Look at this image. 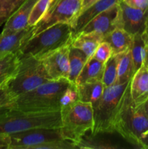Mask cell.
I'll use <instances>...</instances> for the list:
<instances>
[{
	"mask_svg": "<svg viewBox=\"0 0 148 149\" xmlns=\"http://www.w3.org/2000/svg\"><path fill=\"white\" fill-rule=\"evenodd\" d=\"M71 84L73 83L67 79L44 83L31 91L17 96L12 109L23 112L61 111V96Z\"/></svg>",
	"mask_w": 148,
	"mask_h": 149,
	"instance_id": "6da1fadb",
	"label": "cell"
},
{
	"mask_svg": "<svg viewBox=\"0 0 148 149\" xmlns=\"http://www.w3.org/2000/svg\"><path fill=\"white\" fill-rule=\"evenodd\" d=\"M129 83L119 84L104 88L103 94L94 109V127L91 135L114 133L115 122L123 98L129 87Z\"/></svg>",
	"mask_w": 148,
	"mask_h": 149,
	"instance_id": "7a4b0ae2",
	"label": "cell"
},
{
	"mask_svg": "<svg viewBox=\"0 0 148 149\" xmlns=\"http://www.w3.org/2000/svg\"><path fill=\"white\" fill-rule=\"evenodd\" d=\"M73 36L71 23H58L32 36L17 52V55L19 58L35 57L40 59L46 54L71 44Z\"/></svg>",
	"mask_w": 148,
	"mask_h": 149,
	"instance_id": "3957f363",
	"label": "cell"
},
{
	"mask_svg": "<svg viewBox=\"0 0 148 149\" xmlns=\"http://www.w3.org/2000/svg\"><path fill=\"white\" fill-rule=\"evenodd\" d=\"M61 111L23 112L12 110L0 117V134L11 135L39 128H60Z\"/></svg>",
	"mask_w": 148,
	"mask_h": 149,
	"instance_id": "277c9868",
	"label": "cell"
},
{
	"mask_svg": "<svg viewBox=\"0 0 148 149\" xmlns=\"http://www.w3.org/2000/svg\"><path fill=\"white\" fill-rule=\"evenodd\" d=\"M148 128V116L141 106H136L130 95L129 87L115 122V132L131 144L139 146L140 135Z\"/></svg>",
	"mask_w": 148,
	"mask_h": 149,
	"instance_id": "5b68a950",
	"label": "cell"
},
{
	"mask_svg": "<svg viewBox=\"0 0 148 149\" xmlns=\"http://www.w3.org/2000/svg\"><path fill=\"white\" fill-rule=\"evenodd\" d=\"M19 59L17 72L7 84V89L15 98L52 80L41 59L35 57H24Z\"/></svg>",
	"mask_w": 148,
	"mask_h": 149,
	"instance_id": "8992f818",
	"label": "cell"
},
{
	"mask_svg": "<svg viewBox=\"0 0 148 149\" xmlns=\"http://www.w3.org/2000/svg\"><path fill=\"white\" fill-rule=\"evenodd\" d=\"M60 129L65 139L77 143L88 131L94 127V109L92 105L77 101L61 110Z\"/></svg>",
	"mask_w": 148,
	"mask_h": 149,
	"instance_id": "52a82bcc",
	"label": "cell"
},
{
	"mask_svg": "<svg viewBox=\"0 0 148 149\" xmlns=\"http://www.w3.org/2000/svg\"><path fill=\"white\" fill-rule=\"evenodd\" d=\"M82 0H54L52 5L33 27V35L58 23H71L81 10Z\"/></svg>",
	"mask_w": 148,
	"mask_h": 149,
	"instance_id": "ba28073f",
	"label": "cell"
},
{
	"mask_svg": "<svg viewBox=\"0 0 148 149\" xmlns=\"http://www.w3.org/2000/svg\"><path fill=\"white\" fill-rule=\"evenodd\" d=\"M9 135V149H36L39 146L48 142L67 140L60 128H39Z\"/></svg>",
	"mask_w": 148,
	"mask_h": 149,
	"instance_id": "9c48e42d",
	"label": "cell"
},
{
	"mask_svg": "<svg viewBox=\"0 0 148 149\" xmlns=\"http://www.w3.org/2000/svg\"><path fill=\"white\" fill-rule=\"evenodd\" d=\"M71 43L52 51L41 58L42 63L52 80L68 79L69 52Z\"/></svg>",
	"mask_w": 148,
	"mask_h": 149,
	"instance_id": "30bf717a",
	"label": "cell"
},
{
	"mask_svg": "<svg viewBox=\"0 0 148 149\" xmlns=\"http://www.w3.org/2000/svg\"><path fill=\"white\" fill-rule=\"evenodd\" d=\"M147 11L132 8L125 4L120 0L119 2V12L118 26L132 36L142 34L145 31Z\"/></svg>",
	"mask_w": 148,
	"mask_h": 149,
	"instance_id": "8fae6325",
	"label": "cell"
},
{
	"mask_svg": "<svg viewBox=\"0 0 148 149\" xmlns=\"http://www.w3.org/2000/svg\"><path fill=\"white\" fill-rule=\"evenodd\" d=\"M119 3L91 19L80 32H96L106 36L114 29L118 28Z\"/></svg>",
	"mask_w": 148,
	"mask_h": 149,
	"instance_id": "7c38bea8",
	"label": "cell"
},
{
	"mask_svg": "<svg viewBox=\"0 0 148 149\" xmlns=\"http://www.w3.org/2000/svg\"><path fill=\"white\" fill-rule=\"evenodd\" d=\"M33 27L28 26L17 31L1 32L0 34V59L9 54L17 53L33 36Z\"/></svg>",
	"mask_w": 148,
	"mask_h": 149,
	"instance_id": "4fadbf2b",
	"label": "cell"
},
{
	"mask_svg": "<svg viewBox=\"0 0 148 149\" xmlns=\"http://www.w3.org/2000/svg\"><path fill=\"white\" fill-rule=\"evenodd\" d=\"M120 1V0H98L78 13L71 23L73 36L79 33L91 19Z\"/></svg>",
	"mask_w": 148,
	"mask_h": 149,
	"instance_id": "5bb4252c",
	"label": "cell"
},
{
	"mask_svg": "<svg viewBox=\"0 0 148 149\" xmlns=\"http://www.w3.org/2000/svg\"><path fill=\"white\" fill-rule=\"evenodd\" d=\"M129 91L136 106L143 104L148 98V68L145 63L132 77L129 83Z\"/></svg>",
	"mask_w": 148,
	"mask_h": 149,
	"instance_id": "9a60e30c",
	"label": "cell"
},
{
	"mask_svg": "<svg viewBox=\"0 0 148 149\" xmlns=\"http://www.w3.org/2000/svg\"><path fill=\"white\" fill-rule=\"evenodd\" d=\"M37 0H26L4 23L2 32H13L28 27V20Z\"/></svg>",
	"mask_w": 148,
	"mask_h": 149,
	"instance_id": "2e32d148",
	"label": "cell"
},
{
	"mask_svg": "<svg viewBox=\"0 0 148 149\" xmlns=\"http://www.w3.org/2000/svg\"><path fill=\"white\" fill-rule=\"evenodd\" d=\"M104 40V36L96 32H79L73 37L71 46L86 54L89 58L94 55L98 45Z\"/></svg>",
	"mask_w": 148,
	"mask_h": 149,
	"instance_id": "e0dca14e",
	"label": "cell"
},
{
	"mask_svg": "<svg viewBox=\"0 0 148 149\" xmlns=\"http://www.w3.org/2000/svg\"><path fill=\"white\" fill-rule=\"evenodd\" d=\"M80 101L96 106L102 97L104 87L102 80H92L76 85Z\"/></svg>",
	"mask_w": 148,
	"mask_h": 149,
	"instance_id": "ac0fdd59",
	"label": "cell"
},
{
	"mask_svg": "<svg viewBox=\"0 0 148 149\" xmlns=\"http://www.w3.org/2000/svg\"><path fill=\"white\" fill-rule=\"evenodd\" d=\"M133 36L123 29L117 28L104 36V40L108 42L113 49V55L121 53L130 49L133 44Z\"/></svg>",
	"mask_w": 148,
	"mask_h": 149,
	"instance_id": "d6986e66",
	"label": "cell"
},
{
	"mask_svg": "<svg viewBox=\"0 0 148 149\" xmlns=\"http://www.w3.org/2000/svg\"><path fill=\"white\" fill-rule=\"evenodd\" d=\"M104 63L91 56L87 60L84 68L78 76L75 85L92 80H102L104 71Z\"/></svg>",
	"mask_w": 148,
	"mask_h": 149,
	"instance_id": "ffe728a7",
	"label": "cell"
},
{
	"mask_svg": "<svg viewBox=\"0 0 148 149\" xmlns=\"http://www.w3.org/2000/svg\"><path fill=\"white\" fill-rule=\"evenodd\" d=\"M118 59V78L116 83L123 84L131 81L134 74L135 70L133 67L131 49L124 51L121 53L117 54Z\"/></svg>",
	"mask_w": 148,
	"mask_h": 149,
	"instance_id": "44dd1931",
	"label": "cell"
},
{
	"mask_svg": "<svg viewBox=\"0 0 148 149\" xmlns=\"http://www.w3.org/2000/svg\"><path fill=\"white\" fill-rule=\"evenodd\" d=\"M20 59L17 53H12L0 59V87L7 85V82L15 75Z\"/></svg>",
	"mask_w": 148,
	"mask_h": 149,
	"instance_id": "7402d4cb",
	"label": "cell"
},
{
	"mask_svg": "<svg viewBox=\"0 0 148 149\" xmlns=\"http://www.w3.org/2000/svg\"><path fill=\"white\" fill-rule=\"evenodd\" d=\"M88 57L84 52L71 46L69 52L70 71L68 80L75 84L76 79L86 63Z\"/></svg>",
	"mask_w": 148,
	"mask_h": 149,
	"instance_id": "603a6c76",
	"label": "cell"
},
{
	"mask_svg": "<svg viewBox=\"0 0 148 149\" xmlns=\"http://www.w3.org/2000/svg\"><path fill=\"white\" fill-rule=\"evenodd\" d=\"M78 148L89 149H116L119 146L113 144L109 140L102 138H97L96 135H91V136L84 135L78 143Z\"/></svg>",
	"mask_w": 148,
	"mask_h": 149,
	"instance_id": "cb8c5ba5",
	"label": "cell"
},
{
	"mask_svg": "<svg viewBox=\"0 0 148 149\" xmlns=\"http://www.w3.org/2000/svg\"><path fill=\"white\" fill-rule=\"evenodd\" d=\"M145 45L146 44L142 38V34H136L133 36L131 52L135 72L144 63L145 57Z\"/></svg>",
	"mask_w": 148,
	"mask_h": 149,
	"instance_id": "d4e9b609",
	"label": "cell"
},
{
	"mask_svg": "<svg viewBox=\"0 0 148 149\" xmlns=\"http://www.w3.org/2000/svg\"><path fill=\"white\" fill-rule=\"evenodd\" d=\"M118 62V55H113L104 63L102 81L105 87L113 85L117 81Z\"/></svg>",
	"mask_w": 148,
	"mask_h": 149,
	"instance_id": "484cf974",
	"label": "cell"
},
{
	"mask_svg": "<svg viewBox=\"0 0 148 149\" xmlns=\"http://www.w3.org/2000/svg\"><path fill=\"white\" fill-rule=\"evenodd\" d=\"M54 0H37L28 20V26H35L48 11Z\"/></svg>",
	"mask_w": 148,
	"mask_h": 149,
	"instance_id": "4316f807",
	"label": "cell"
},
{
	"mask_svg": "<svg viewBox=\"0 0 148 149\" xmlns=\"http://www.w3.org/2000/svg\"><path fill=\"white\" fill-rule=\"evenodd\" d=\"M25 1L26 0H0V26L7 22Z\"/></svg>",
	"mask_w": 148,
	"mask_h": 149,
	"instance_id": "83f0119b",
	"label": "cell"
},
{
	"mask_svg": "<svg viewBox=\"0 0 148 149\" xmlns=\"http://www.w3.org/2000/svg\"><path fill=\"white\" fill-rule=\"evenodd\" d=\"M78 100H79V98H78L76 85L74 84H71V85L67 87L66 90L64 91L61 96L60 101H59L61 110L71 106Z\"/></svg>",
	"mask_w": 148,
	"mask_h": 149,
	"instance_id": "f1b7e54d",
	"label": "cell"
},
{
	"mask_svg": "<svg viewBox=\"0 0 148 149\" xmlns=\"http://www.w3.org/2000/svg\"><path fill=\"white\" fill-rule=\"evenodd\" d=\"M113 55V52L111 46L109 45L108 42L102 41L98 45L92 56L100 62H102L104 63Z\"/></svg>",
	"mask_w": 148,
	"mask_h": 149,
	"instance_id": "f546056e",
	"label": "cell"
},
{
	"mask_svg": "<svg viewBox=\"0 0 148 149\" xmlns=\"http://www.w3.org/2000/svg\"><path fill=\"white\" fill-rule=\"evenodd\" d=\"M15 97L7 89V85L0 87V106H12Z\"/></svg>",
	"mask_w": 148,
	"mask_h": 149,
	"instance_id": "4dcf8cb0",
	"label": "cell"
},
{
	"mask_svg": "<svg viewBox=\"0 0 148 149\" xmlns=\"http://www.w3.org/2000/svg\"><path fill=\"white\" fill-rule=\"evenodd\" d=\"M129 7L144 11L148 10V0H121Z\"/></svg>",
	"mask_w": 148,
	"mask_h": 149,
	"instance_id": "1f68e13d",
	"label": "cell"
},
{
	"mask_svg": "<svg viewBox=\"0 0 148 149\" xmlns=\"http://www.w3.org/2000/svg\"><path fill=\"white\" fill-rule=\"evenodd\" d=\"M138 147L142 148L148 149V128L142 133L139 139Z\"/></svg>",
	"mask_w": 148,
	"mask_h": 149,
	"instance_id": "d6a6232c",
	"label": "cell"
},
{
	"mask_svg": "<svg viewBox=\"0 0 148 149\" xmlns=\"http://www.w3.org/2000/svg\"><path fill=\"white\" fill-rule=\"evenodd\" d=\"M10 137L7 134H0V149H9Z\"/></svg>",
	"mask_w": 148,
	"mask_h": 149,
	"instance_id": "836d02e7",
	"label": "cell"
},
{
	"mask_svg": "<svg viewBox=\"0 0 148 149\" xmlns=\"http://www.w3.org/2000/svg\"><path fill=\"white\" fill-rule=\"evenodd\" d=\"M98 1V0H82L81 10V11H80V13H81V12H82L83 10H86L87 7H89L90 5H91L93 3H94L95 1Z\"/></svg>",
	"mask_w": 148,
	"mask_h": 149,
	"instance_id": "e575fe53",
	"label": "cell"
},
{
	"mask_svg": "<svg viewBox=\"0 0 148 149\" xmlns=\"http://www.w3.org/2000/svg\"><path fill=\"white\" fill-rule=\"evenodd\" d=\"M12 106H0V117L10 112L12 110Z\"/></svg>",
	"mask_w": 148,
	"mask_h": 149,
	"instance_id": "d590c367",
	"label": "cell"
},
{
	"mask_svg": "<svg viewBox=\"0 0 148 149\" xmlns=\"http://www.w3.org/2000/svg\"><path fill=\"white\" fill-rule=\"evenodd\" d=\"M142 36V38H143L144 41H145V44H148V15H147V17L145 31H144Z\"/></svg>",
	"mask_w": 148,
	"mask_h": 149,
	"instance_id": "8d00e7d4",
	"label": "cell"
},
{
	"mask_svg": "<svg viewBox=\"0 0 148 149\" xmlns=\"http://www.w3.org/2000/svg\"><path fill=\"white\" fill-rule=\"evenodd\" d=\"M144 63L148 68V44H146V45H145V57Z\"/></svg>",
	"mask_w": 148,
	"mask_h": 149,
	"instance_id": "74e56055",
	"label": "cell"
},
{
	"mask_svg": "<svg viewBox=\"0 0 148 149\" xmlns=\"http://www.w3.org/2000/svg\"><path fill=\"white\" fill-rule=\"evenodd\" d=\"M141 107L142 108V109L144 110V111L145 112V113L147 114V116H148V98L147 99V100L143 103V104L141 105Z\"/></svg>",
	"mask_w": 148,
	"mask_h": 149,
	"instance_id": "f35d334b",
	"label": "cell"
}]
</instances>
